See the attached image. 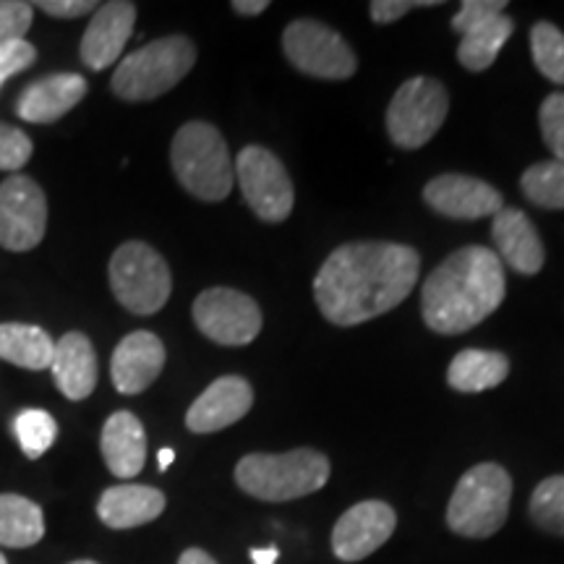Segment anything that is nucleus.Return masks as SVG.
I'll return each mask as SVG.
<instances>
[{"label":"nucleus","mask_w":564,"mask_h":564,"mask_svg":"<svg viewBox=\"0 0 564 564\" xmlns=\"http://www.w3.org/2000/svg\"><path fill=\"white\" fill-rule=\"evenodd\" d=\"M421 257L413 246L356 241L335 249L314 280L324 319L356 327L400 306L413 293Z\"/></svg>","instance_id":"f257e3e1"},{"label":"nucleus","mask_w":564,"mask_h":564,"mask_svg":"<svg viewBox=\"0 0 564 564\" xmlns=\"http://www.w3.org/2000/svg\"><path fill=\"white\" fill-rule=\"evenodd\" d=\"M505 267L497 251L465 246L449 253L423 282V322L440 335H463L502 306Z\"/></svg>","instance_id":"f03ea898"},{"label":"nucleus","mask_w":564,"mask_h":564,"mask_svg":"<svg viewBox=\"0 0 564 564\" xmlns=\"http://www.w3.org/2000/svg\"><path fill=\"white\" fill-rule=\"evenodd\" d=\"M327 455L319 449H291L282 455L253 453L236 465V484L262 502H291L324 489L329 481Z\"/></svg>","instance_id":"7ed1b4c3"},{"label":"nucleus","mask_w":564,"mask_h":564,"mask_svg":"<svg viewBox=\"0 0 564 564\" xmlns=\"http://www.w3.org/2000/svg\"><path fill=\"white\" fill-rule=\"evenodd\" d=\"M171 165L181 186L202 202L228 199L236 183L223 133L204 121L181 126L171 144Z\"/></svg>","instance_id":"20e7f679"},{"label":"nucleus","mask_w":564,"mask_h":564,"mask_svg":"<svg viewBox=\"0 0 564 564\" xmlns=\"http://www.w3.org/2000/svg\"><path fill=\"white\" fill-rule=\"evenodd\" d=\"M196 63L194 42L183 34L160 37L118 63L110 87L126 102H150L167 95Z\"/></svg>","instance_id":"39448f33"},{"label":"nucleus","mask_w":564,"mask_h":564,"mask_svg":"<svg viewBox=\"0 0 564 564\" xmlns=\"http://www.w3.org/2000/svg\"><path fill=\"white\" fill-rule=\"evenodd\" d=\"M512 478L502 465L481 463L465 470L447 505V525L465 539H491L507 523Z\"/></svg>","instance_id":"423d86ee"},{"label":"nucleus","mask_w":564,"mask_h":564,"mask_svg":"<svg viewBox=\"0 0 564 564\" xmlns=\"http://www.w3.org/2000/svg\"><path fill=\"white\" fill-rule=\"evenodd\" d=\"M108 278L118 303L137 316L158 314L173 291L171 267L144 241L118 246L110 259Z\"/></svg>","instance_id":"0eeeda50"},{"label":"nucleus","mask_w":564,"mask_h":564,"mask_svg":"<svg viewBox=\"0 0 564 564\" xmlns=\"http://www.w3.org/2000/svg\"><path fill=\"white\" fill-rule=\"evenodd\" d=\"M449 110V95L432 76H413L394 91L387 108V131L400 150H421L436 137Z\"/></svg>","instance_id":"6e6552de"},{"label":"nucleus","mask_w":564,"mask_h":564,"mask_svg":"<svg viewBox=\"0 0 564 564\" xmlns=\"http://www.w3.org/2000/svg\"><path fill=\"white\" fill-rule=\"evenodd\" d=\"M282 51L301 74L314 79L345 82L358 68L356 53L343 34L314 19L291 21L282 32Z\"/></svg>","instance_id":"1a4fd4ad"},{"label":"nucleus","mask_w":564,"mask_h":564,"mask_svg":"<svg viewBox=\"0 0 564 564\" xmlns=\"http://www.w3.org/2000/svg\"><path fill=\"white\" fill-rule=\"evenodd\" d=\"M236 178L253 215L264 223H285L291 217L295 192L280 158L264 147H243L236 160Z\"/></svg>","instance_id":"9d476101"},{"label":"nucleus","mask_w":564,"mask_h":564,"mask_svg":"<svg viewBox=\"0 0 564 564\" xmlns=\"http://www.w3.org/2000/svg\"><path fill=\"white\" fill-rule=\"evenodd\" d=\"M194 324L212 343L241 348L262 333V308L241 291L209 288L194 301Z\"/></svg>","instance_id":"9b49d317"},{"label":"nucleus","mask_w":564,"mask_h":564,"mask_svg":"<svg viewBox=\"0 0 564 564\" xmlns=\"http://www.w3.org/2000/svg\"><path fill=\"white\" fill-rule=\"evenodd\" d=\"M47 230V199L30 175H11L0 183V246L6 251H32Z\"/></svg>","instance_id":"f8f14e48"},{"label":"nucleus","mask_w":564,"mask_h":564,"mask_svg":"<svg viewBox=\"0 0 564 564\" xmlns=\"http://www.w3.org/2000/svg\"><path fill=\"white\" fill-rule=\"evenodd\" d=\"M398 525V514L387 502L366 499L340 514L333 531V552L340 562H361L382 549Z\"/></svg>","instance_id":"ddd939ff"},{"label":"nucleus","mask_w":564,"mask_h":564,"mask_svg":"<svg viewBox=\"0 0 564 564\" xmlns=\"http://www.w3.org/2000/svg\"><path fill=\"white\" fill-rule=\"evenodd\" d=\"M423 202L453 220H481L505 209L502 194L491 183L457 173H444L429 181L423 188Z\"/></svg>","instance_id":"4468645a"},{"label":"nucleus","mask_w":564,"mask_h":564,"mask_svg":"<svg viewBox=\"0 0 564 564\" xmlns=\"http://www.w3.org/2000/svg\"><path fill=\"white\" fill-rule=\"evenodd\" d=\"M253 390L243 377L215 379L186 413V426L194 434H215L232 426L251 411Z\"/></svg>","instance_id":"2eb2a0df"},{"label":"nucleus","mask_w":564,"mask_h":564,"mask_svg":"<svg viewBox=\"0 0 564 564\" xmlns=\"http://www.w3.org/2000/svg\"><path fill=\"white\" fill-rule=\"evenodd\" d=\"M137 24V6L129 0L102 3L82 37V61L89 70H105L121 58Z\"/></svg>","instance_id":"dca6fc26"},{"label":"nucleus","mask_w":564,"mask_h":564,"mask_svg":"<svg viewBox=\"0 0 564 564\" xmlns=\"http://www.w3.org/2000/svg\"><path fill=\"white\" fill-rule=\"evenodd\" d=\"M165 366V345L154 333L126 335L110 358V377L121 394H139L152 387Z\"/></svg>","instance_id":"f3484780"},{"label":"nucleus","mask_w":564,"mask_h":564,"mask_svg":"<svg viewBox=\"0 0 564 564\" xmlns=\"http://www.w3.org/2000/svg\"><path fill=\"white\" fill-rule=\"evenodd\" d=\"M87 89V79L82 74H51L21 91L17 112L26 123H55L84 100Z\"/></svg>","instance_id":"a211bd4d"},{"label":"nucleus","mask_w":564,"mask_h":564,"mask_svg":"<svg viewBox=\"0 0 564 564\" xmlns=\"http://www.w3.org/2000/svg\"><path fill=\"white\" fill-rule=\"evenodd\" d=\"M494 243H497L499 262H507L514 272L520 274H539L544 267L546 251L541 243L539 230L531 223V217L523 209L505 207L494 215L491 228Z\"/></svg>","instance_id":"6ab92c4d"},{"label":"nucleus","mask_w":564,"mask_h":564,"mask_svg":"<svg viewBox=\"0 0 564 564\" xmlns=\"http://www.w3.org/2000/svg\"><path fill=\"white\" fill-rule=\"evenodd\" d=\"M53 379L63 392V398L87 400L97 387V377H100V366H97L95 345L87 335L82 333H66L55 343V356L51 364Z\"/></svg>","instance_id":"aec40b11"},{"label":"nucleus","mask_w":564,"mask_h":564,"mask_svg":"<svg viewBox=\"0 0 564 564\" xmlns=\"http://www.w3.org/2000/svg\"><path fill=\"white\" fill-rule=\"evenodd\" d=\"M165 494L154 486L123 484L110 486L102 491L100 502H97V514L112 531H129L158 520L165 512Z\"/></svg>","instance_id":"412c9836"},{"label":"nucleus","mask_w":564,"mask_h":564,"mask_svg":"<svg viewBox=\"0 0 564 564\" xmlns=\"http://www.w3.org/2000/svg\"><path fill=\"white\" fill-rule=\"evenodd\" d=\"M102 460L118 478H133L147 463V434L137 415L129 411L112 413L100 436Z\"/></svg>","instance_id":"4be33fe9"},{"label":"nucleus","mask_w":564,"mask_h":564,"mask_svg":"<svg viewBox=\"0 0 564 564\" xmlns=\"http://www.w3.org/2000/svg\"><path fill=\"white\" fill-rule=\"evenodd\" d=\"M510 377V358L499 350H460L447 371V382L455 392H486Z\"/></svg>","instance_id":"5701e85b"},{"label":"nucleus","mask_w":564,"mask_h":564,"mask_svg":"<svg viewBox=\"0 0 564 564\" xmlns=\"http://www.w3.org/2000/svg\"><path fill=\"white\" fill-rule=\"evenodd\" d=\"M55 356V343L51 335L34 324L6 322L0 324V361L30 371L51 369Z\"/></svg>","instance_id":"b1692460"},{"label":"nucleus","mask_w":564,"mask_h":564,"mask_svg":"<svg viewBox=\"0 0 564 564\" xmlns=\"http://www.w3.org/2000/svg\"><path fill=\"white\" fill-rule=\"evenodd\" d=\"M45 535L42 507L21 494H0V546L30 549Z\"/></svg>","instance_id":"393cba45"},{"label":"nucleus","mask_w":564,"mask_h":564,"mask_svg":"<svg viewBox=\"0 0 564 564\" xmlns=\"http://www.w3.org/2000/svg\"><path fill=\"white\" fill-rule=\"evenodd\" d=\"M512 19L507 17V13H499L497 19L465 32L460 47H457V61H460V66L474 70V74H481V70L491 68L497 55L502 53V47L507 45V40L512 37Z\"/></svg>","instance_id":"a878e982"},{"label":"nucleus","mask_w":564,"mask_h":564,"mask_svg":"<svg viewBox=\"0 0 564 564\" xmlns=\"http://www.w3.org/2000/svg\"><path fill=\"white\" fill-rule=\"evenodd\" d=\"M520 188L541 209H564V160L535 162L520 178Z\"/></svg>","instance_id":"bb28decb"},{"label":"nucleus","mask_w":564,"mask_h":564,"mask_svg":"<svg viewBox=\"0 0 564 564\" xmlns=\"http://www.w3.org/2000/svg\"><path fill=\"white\" fill-rule=\"evenodd\" d=\"M13 432L30 460H40L47 449L53 447L55 436H58V423L47 411L40 408H30V411L19 413L13 421Z\"/></svg>","instance_id":"cd10ccee"},{"label":"nucleus","mask_w":564,"mask_h":564,"mask_svg":"<svg viewBox=\"0 0 564 564\" xmlns=\"http://www.w3.org/2000/svg\"><path fill=\"white\" fill-rule=\"evenodd\" d=\"M531 51L535 68L564 87V32L549 21H539L531 30Z\"/></svg>","instance_id":"c85d7f7f"},{"label":"nucleus","mask_w":564,"mask_h":564,"mask_svg":"<svg viewBox=\"0 0 564 564\" xmlns=\"http://www.w3.org/2000/svg\"><path fill=\"white\" fill-rule=\"evenodd\" d=\"M531 518L541 531L564 539V476H549L535 486Z\"/></svg>","instance_id":"c756f323"},{"label":"nucleus","mask_w":564,"mask_h":564,"mask_svg":"<svg viewBox=\"0 0 564 564\" xmlns=\"http://www.w3.org/2000/svg\"><path fill=\"white\" fill-rule=\"evenodd\" d=\"M34 144L21 129L0 123V171L17 175L32 160Z\"/></svg>","instance_id":"7c9ffc66"},{"label":"nucleus","mask_w":564,"mask_h":564,"mask_svg":"<svg viewBox=\"0 0 564 564\" xmlns=\"http://www.w3.org/2000/svg\"><path fill=\"white\" fill-rule=\"evenodd\" d=\"M541 133H544V144L552 150L554 160H564V95L556 91V95H549L544 102H541L539 112Z\"/></svg>","instance_id":"2f4dec72"},{"label":"nucleus","mask_w":564,"mask_h":564,"mask_svg":"<svg viewBox=\"0 0 564 564\" xmlns=\"http://www.w3.org/2000/svg\"><path fill=\"white\" fill-rule=\"evenodd\" d=\"M34 17V6L24 0H0V47L9 42L24 40L30 32Z\"/></svg>","instance_id":"473e14b6"},{"label":"nucleus","mask_w":564,"mask_h":564,"mask_svg":"<svg viewBox=\"0 0 564 564\" xmlns=\"http://www.w3.org/2000/svg\"><path fill=\"white\" fill-rule=\"evenodd\" d=\"M507 3L505 0H465L460 11L453 17V30L460 34L476 30V26L486 24V21L497 19L499 13H505Z\"/></svg>","instance_id":"72a5a7b5"},{"label":"nucleus","mask_w":564,"mask_h":564,"mask_svg":"<svg viewBox=\"0 0 564 564\" xmlns=\"http://www.w3.org/2000/svg\"><path fill=\"white\" fill-rule=\"evenodd\" d=\"M34 61H37V51H34L32 42L26 40L9 42V45L0 47V87H3L11 76L34 66Z\"/></svg>","instance_id":"f704fd0d"},{"label":"nucleus","mask_w":564,"mask_h":564,"mask_svg":"<svg viewBox=\"0 0 564 564\" xmlns=\"http://www.w3.org/2000/svg\"><path fill=\"white\" fill-rule=\"evenodd\" d=\"M440 6V0H373L369 6L373 24H392V21L403 19L413 9H432Z\"/></svg>","instance_id":"c9c22d12"},{"label":"nucleus","mask_w":564,"mask_h":564,"mask_svg":"<svg viewBox=\"0 0 564 564\" xmlns=\"http://www.w3.org/2000/svg\"><path fill=\"white\" fill-rule=\"evenodd\" d=\"M37 9L55 19H79L84 13L100 9V3H91V0H40Z\"/></svg>","instance_id":"e433bc0d"},{"label":"nucleus","mask_w":564,"mask_h":564,"mask_svg":"<svg viewBox=\"0 0 564 564\" xmlns=\"http://www.w3.org/2000/svg\"><path fill=\"white\" fill-rule=\"evenodd\" d=\"M267 9H270L267 0H236V3H232V11L241 13V17H259V13H264Z\"/></svg>","instance_id":"4c0bfd02"},{"label":"nucleus","mask_w":564,"mask_h":564,"mask_svg":"<svg viewBox=\"0 0 564 564\" xmlns=\"http://www.w3.org/2000/svg\"><path fill=\"white\" fill-rule=\"evenodd\" d=\"M278 560H280L278 546L251 549V562H253V564H278Z\"/></svg>","instance_id":"58836bf2"},{"label":"nucleus","mask_w":564,"mask_h":564,"mask_svg":"<svg viewBox=\"0 0 564 564\" xmlns=\"http://www.w3.org/2000/svg\"><path fill=\"white\" fill-rule=\"evenodd\" d=\"M178 564H217L212 556L204 552V549H186V552L181 554Z\"/></svg>","instance_id":"ea45409f"},{"label":"nucleus","mask_w":564,"mask_h":564,"mask_svg":"<svg viewBox=\"0 0 564 564\" xmlns=\"http://www.w3.org/2000/svg\"><path fill=\"white\" fill-rule=\"evenodd\" d=\"M173 460H175V453L171 447H165V449H160V455H158V463H160V470H167L173 465Z\"/></svg>","instance_id":"a19ab883"},{"label":"nucleus","mask_w":564,"mask_h":564,"mask_svg":"<svg viewBox=\"0 0 564 564\" xmlns=\"http://www.w3.org/2000/svg\"><path fill=\"white\" fill-rule=\"evenodd\" d=\"M70 564H97V562H91V560H76V562H70Z\"/></svg>","instance_id":"79ce46f5"},{"label":"nucleus","mask_w":564,"mask_h":564,"mask_svg":"<svg viewBox=\"0 0 564 564\" xmlns=\"http://www.w3.org/2000/svg\"><path fill=\"white\" fill-rule=\"evenodd\" d=\"M0 564H9V562H6V556H3V554H0Z\"/></svg>","instance_id":"37998d69"}]
</instances>
